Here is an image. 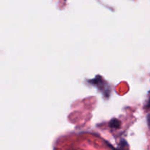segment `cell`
I'll use <instances>...</instances> for the list:
<instances>
[{"label": "cell", "mask_w": 150, "mask_h": 150, "mask_svg": "<svg viewBox=\"0 0 150 150\" xmlns=\"http://www.w3.org/2000/svg\"><path fill=\"white\" fill-rule=\"evenodd\" d=\"M147 121H148V125H149V126L150 127V114L148 115V117H147Z\"/></svg>", "instance_id": "cell-3"}, {"label": "cell", "mask_w": 150, "mask_h": 150, "mask_svg": "<svg viewBox=\"0 0 150 150\" xmlns=\"http://www.w3.org/2000/svg\"><path fill=\"white\" fill-rule=\"evenodd\" d=\"M146 108H150V98H149V100H148V102H147V103H146Z\"/></svg>", "instance_id": "cell-2"}, {"label": "cell", "mask_w": 150, "mask_h": 150, "mask_svg": "<svg viewBox=\"0 0 150 150\" xmlns=\"http://www.w3.org/2000/svg\"><path fill=\"white\" fill-rule=\"evenodd\" d=\"M109 125L111 128H120V125H121V122H120V120H117V119H112V120H111V122H110Z\"/></svg>", "instance_id": "cell-1"}]
</instances>
